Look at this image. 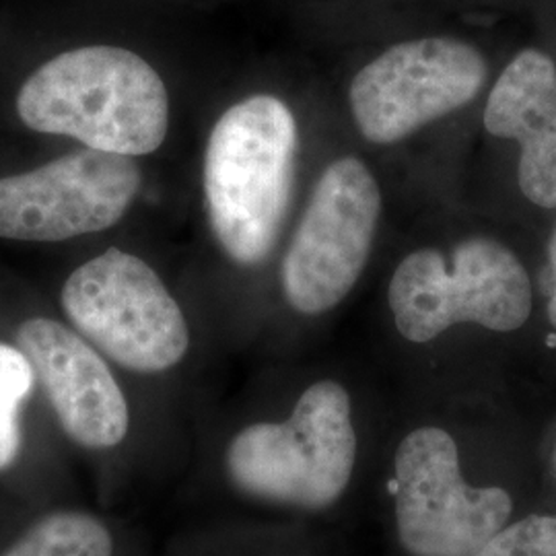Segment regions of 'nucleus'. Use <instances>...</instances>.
<instances>
[{
	"mask_svg": "<svg viewBox=\"0 0 556 556\" xmlns=\"http://www.w3.org/2000/svg\"><path fill=\"white\" fill-rule=\"evenodd\" d=\"M62 307L103 355L139 374H160L186 355L188 324L157 273L110 248L79 266L62 289Z\"/></svg>",
	"mask_w": 556,
	"mask_h": 556,
	"instance_id": "5",
	"label": "nucleus"
},
{
	"mask_svg": "<svg viewBox=\"0 0 556 556\" xmlns=\"http://www.w3.org/2000/svg\"><path fill=\"white\" fill-rule=\"evenodd\" d=\"M21 122L103 153L140 157L167 137L169 98L160 73L118 46H83L41 64L17 96Z\"/></svg>",
	"mask_w": 556,
	"mask_h": 556,
	"instance_id": "1",
	"label": "nucleus"
},
{
	"mask_svg": "<svg viewBox=\"0 0 556 556\" xmlns=\"http://www.w3.org/2000/svg\"><path fill=\"white\" fill-rule=\"evenodd\" d=\"M477 556H556V517L530 516L509 523Z\"/></svg>",
	"mask_w": 556,
	"mask_h": 556,
	"instance_id": "14",
	"label": "nucleus"
},
{
	"mask_svg": "<svg viewBox=\"0 0 556 556\" xmlns=\"http://www.w3.org/2000/svg\"><path fill=\"white\" fill-rule=\"evenodd\" d=\"M388 299L397 332L418 344L466 321L514 332L532 314L526 268L493 239L462 241L452 260L438 250H418L397 266Z\"/></svg>",
	"mask_w": 556,
	"mask_h": 556,
	"instance_id": "4",
	"label": "nucleus"
},
{
	"mask_svg": "<svg viewBox=\"0 0 556 556\" xmlns=\"http://www.w3.org/2000/svg\"><path fill=\"white\" fill-rule=\"evenodd\" d=\"M542 289L548 295V318L556 328V229L548 241V266L542 273Z\"/></svg>",
	"mask_w": 556,
	"mask_h": 556,
	"instance_id": "15",
	"label": "nucleus"
},
{
	"mask_svg": "<svg viewBox=\"0 0 556 556\" xmlns=\"http://www.w3.org/2000/svg\"><path fill=\"white\" fill-rule=\"evenodd\" d=\"M381 194L371 172L342 157L326 167L282 262V287L293 309L318 316L355 287L374 243Z\"/></svg>",
	"mask_w": 556,
	"mask_h": 556,
	"instance_id": "7",
	"label": "nucleus"
},
{
	"mask_svg": "<svg viewBox=\"0 0 556 556\" xmlns=\"http://www.w3.org/2000/svg\"><path fill=\"white\" fill-rule=\"evenodd\" d=\"M486 60L468 41L429 36L397 41L365 64L351 85V108L365 139L390 144L477 98Z\"/></svg>",
	"mask_w": 556,
	"mask_h": 556,
	"instance_id": "8",
	"label": "nucleus"
},
{
	"mask_svg": "<svg viewBox=\"0 0 556 556\" xmlns=\"http://www.w3.org/2000/svg\"><path fill=\"white\" fill-rule=\"evenodd\" d=\"M396 530L410 556H477L514 509L497 486H470L459 472L454 438L420 427L397 445Z\"/></svg>",
	"mask_w": 556,
	"mask_h": 556,
	"instance_id": "6",
	"label": "nucleus"
},
{
	"mask_svg": "<svg viewBox=\"0 0 556 556\" xmlns=\"http://www.w3.org/2000/svg\"><path fill=\"white\" fill-rule=\"evenodd\" d=\"M137 161L83 149L0 178V238L64 241L110 229L140 188Z\"/></svg>",
	"mask_w": 556,
	"mask_h": 556,
	"instance_id": "9",
	"label": "nucleus"
},
{
	"mask_svg": "<svg viewBox=\"0 0 556 556\" xmlns=\"http://www.w3.org/2000/svg\"><path fill=\"white\" fill-rule=\"evenodd\" d=\"M298 124L285 101L252 96L215 124L204 157V197L213 233L243 266L268 258L295 181Z\"/></svg>",
	"mask_w": 556,
	"mask_h": 556,
	"instance_id": "2",
	"label": "nucleus"
},
{
	"mask_svg": "<svg viewBox=\"0 0 556 556\" xmlns=\"http://www.w3.org/2000/svg\"><path fill=\"white\" fill-rule=\"evenodd\" d=\"M114 540L100 519L79 511L43 517L2 556H112Z\"/></svg>",
	"mask_w": 556,
	"mask_h": 556,
	"instance_id": "12",
	"label": "nucleus"
},
{
	"mask_svg": "<svg viewBox=\"0 0 556 556\" xmlns=\"http://www.w3.org/2000/svg\"><path fill=\"white\" fill-rule=\"evenodd\" d=\"M357 457L351 396L337 381H318L285 422H258L227 450V475L248 497L326 509L346 491Z\"/></svg>",
	"mask_w": 556,
	"mask_h": 556,
	"instance_id": "3",
	"label": "nucleus"
},
{
	"mask_svg": "<svg viewBox=\"0 0 556 556\" xmlns=\"http://www.w3.org/2000/svg\"><path fill=\"white\" fill-rule=\"evenodd\" d=\"M36 371L20 349L0 342V472L21 450L20 410L31 394Z\"/></svg>",
	"mask_w": 556,
	"mask_h": 556,
	"instance_id": "13",
	"label": "nucleus"
},
{
	"mask_svg": "<svg viewBox=\"0 0 556 556\" xmlns=\"http://www.w3.org/2000/svg\"><path fill=\"white\" fill-rule=\"evenodd\" d=\"M64 433L87 450H108L128 433V404L103 358L56 319L31 318L17 330Z\"/></svg>",
	"mask_w": 556,
	"mask_h": 556,
	"instance_id": "10",
	"label": "nucleus"
},
{
	"mask_svg": "<svg viewBox=\"0 0 556 556\" xmlns=\"http://www.w3.org/2000/svg\"><path fill=\"white\" fill-rule=\"evenodd\" d=\"M484 128L521 144L523 197L556 208V66L548 54L528 48L505 66L486 101Z\"/></svg>",
	"mask_w": 556,
	"mask_h": 556,
	"instance_id": "11",
	"label": "nucleus"
}]
</instances>
